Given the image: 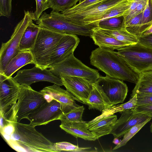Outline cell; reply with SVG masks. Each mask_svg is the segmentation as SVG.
Instances as JSON below:
<instances>
[{
	"mask_svg": "<svg viewBox=\"0 0 152 152\" xmlns=\"http://www.w3.org/2000/svg\"><path fill=\"white\" fill-rule=\"evenodd\" d=\"M90 63L107 75L135 83L139 74L133 70L116 52L99 47L93 50L90 57Z\"/></svg>",
	"mask_w": 152,
	"mask_h": 152,
	"instance_id": "1",
	"label": "cell"
},
{
	"mask_svg": "<svg viewBox=\"0 0 152 152\" xmlns=\"http://www.w3.org/2000/svg\"><path fill=\"white\" fill-rule=\"evenodd\" d=\"M15 130L7 143L18 152H56L54 143L29 124L11 122Z\"/></svg>",
	"mask_w": 152,
	"mask_h": 152,
	"instance_id": "2",
	"label": "cell"
},
{
	"mask_svg": "<svg viewBox=\"0 0 152 152\" xmlns=\"http://www.w3.org/2000/svg\"><path fill=\"white\" fill-rule=\"evenodd\" d=\"M36 23L41 27L63 34H74L91 37L93 30L97 26L94 24L83 25L67 19L64 15L51 11L44 12Z\"/></svg>",
	"mask_w": 152,
	"mask_h": 152,
	"instance_id": "3",
	"label": "cell"
},
{
	"mask_svg": "<svg viewBox=\"0 0 152 152\" xmlns=\"http://www.w3.org/2000/svg\"><path fill=\"white\" fill-rule=\"evenodd\" d=\"M44 94L30 86H22L17 103L8 119L11 122H20L40 106L47 102Z\"/></svg>",
	"mask_w": 152,
	"mask_h": 152,
	"instance_id": "4",
	"label": "cell"
},
{
	"mask_svg": "<svg viewBox=\"0 0 152 152\" xmlns=\"http://www.w3.org/2000/svg\"><path fill=\"white\" fill-rule=\"evenodd\" d=\"M80 42L77 35L65 34L57 44L44 55L35 60L36 66L44 69L66 59L73 53Z\"/></svg>",
	"mask_w": 152,
	"mask_h": 152,
	"instance_id": "5",
	"label": "cell"
},
{
	"mask_svg": "<svg viewBox=\"0 0 152 152\" xmlns=\"http://www.w3.org/2000/svg\"><path fill=\"white\" fill-rule=\"evenodd\" d=\"M116 53L139 74L152 70V49L138 43L124 47Z\"/></svg>",
	"mask_w": 152,
	"mask_h": 152,
	"instance_id": "6",
	"label": "cell"
},
{
	"mask_svg": "<svg viewBox=\"0 0 152 152\" xmlns=\"http://www.w3.org/2000/svg\"><path fill=\"white\" fill-rule=\"evenodd\" d=\"M48 69L53 74L59 77L61 75L81 77L93 83H94L100 76L98 70L86 65L76 58L73 53Z\"/></svg>",
	"mask_w": 152,
	"mask_h": 152,
	"instance_id": "7",
	"label": "cell"
},
{
	"mask_svg": "<svg viewBox=\"0 0 152 152\" xmlns=\"http://www.w3.org/2000/svg\"><path fill=\"white\" fill-rule=\"evenodd\" d=\"M33 12L24 10V15L15 27L10 39L2 43L0 50V74H2L11 60L20 51L21 39Z\"/></svg>",
	"mask_w": 152,
	"mask_h": 152,
	"instance_id": "8",
	"label": "cell"
},
{
	"mask_svg": "<svg viewBox=\"0 0 152 152\" xmlns=\"http://www.w3.org/2000/svg\"><path fill=\"white\" fill-rule=\"evenodd\" d=\"M21 86L11 77L7 78L0 74V115L7 119L17 103Z\"/></svg>",
	"mask_w": 152,
	"mask_h": 152,
	"instance_id": "9",
	"label": "cell"
},
{
	"mask_svg": "<svg viewBox=\"0 0 152 152\" xmlns=\"http://www.w3.org/2000/svg\"><path fill=\"white\" fill-rule=\"evenodd\" d=\"M108 97L111 106L124 102L127 96L128 87L122 80L110 77L99 76L94 83Z\"/></svg>",
	"mask_w": 152,
	"mask_h": 152,
	"instance_id": "10",
	"label": "cell"
},
{
	"mask_svg": "<svg viewBox=\"0 0 152 152\" xmlns=\"http://www.w3.org/2000/svg\"><path fill=\"white\" fill-rule=\"evenodd\" d=\"M14 80L22 86H30L33 83L39 81H46L59 86H63L61 78L50 71L35 66L32 68L19 70L13 77Z\"/></svg>",
	"mask_w": 152,
	"mask_h": 152,
	"instance_id": "11",
	"label": "cell"
},
{
	"mask_svg": "<svg viewBox=\"0 0 152 152\" xmlns=\"http://www.w3.org/2000/svg\"><path fill=\"white\" fill-rule=\"evenodd\" d=\"M63 114L60 103L53 99L35 110L29 115L27 119L30 121L29 124L35 127L46 125L52 121L59 120Z\"/></svg>",
	"mask_w": 152,
	"mask_h": 152,
	"instance_id": "12",
	"label": "cell"
},
{
	"mask_svg": "<svg viewBox=\"0 0 152 152\" xmlns=\"http://www.w3.org/2000/svg\"><path fill=\"white\" fill-rule=\"evenodd\" d=\"M125 0H100L75 13L64 15L69 20L79 24L98 16L108 9Z\"/></svg>",
	"mask_w": 152,
	"mask_h": 152,
	"instance_id": "13",
	"label": "cell"
},
{
	"mask_svg": "<svg viewBox=\"0 0 152 152\" xmlns=\"http://www.w3.org/2000/svg\"><path fill=\"white\" fill-rule=\"evenodd\" d=\"M40 91L44 94L47 102L55 99L59 102L61 105L63 114L79 106L76 103L75 100L82 103L71 93L54 84L44 88Z\"/></svg>",
	"mask_w": 152,
	"mask_h": 152,
	"instance_id": "14",
	"label": "cell"
},
{
	"mask_svg": "<svg viewBox=\"0 0 152 152\" xmlns=\"http://www.w3.org/2000/svg\"><path fill=\"white\" fill-rule=\"evenodd\" d=\"M65 34L40 27L34 45L30 50L35 59L50 50Z\"/></svg>",
	"mask_w": 152,
	"mask_h": 152,
	"instance_id": "15",
	"label": "cell"
},
{
	"mask_svg": "<svg viewBox=\"0 0 152 152\" xmlns=\"http://www.w3.org/2000/svg\"><path fill=\"white\" fill-rule=\"evenodd\" d=\"M120 118L115 122L110 133L114 138L123 136L134 125L144 122L152 117L141 113H134L133 109L120 112Z\"/></svg>",
	"mask_w": 152,
	"mask_h": 152,
	"instance_id": "16",
	"label": "cell"
},
{
	"mask_svg": "<svg viewBox=\"0 0 152 152\" xmlns=\"http://www.w3.org/2000/svg\"><path fill=\"white\" fill-rule=\"evenodd\" d=\"M61 79L66 90L76 97L87 104V100L91 91L93 83L81 77L61 75Z\"/></svg>",
	"mask_w": 152,
	"mask_h": 152,
	"instance_id": "17",
	"label": "cell"
},
{
	"mask_svg": "<svg viewBox=\"0 0 152 152\" xmlns=\"http://www.w3.org/2000/svg\"><path fill=\"white\" fill-rule=\"evenodd\" d=\"M114 114L103 115L101 114L93 120L86 123L87 128L97 137H100L110 134L117 120Z\"/></svg>",
	"mask_w": 152,
	"mask_h": 152,
	"instance_id": "18",
	"label": "cell"
},
{
	"mask_svg": "<svg viewBox=\"0 0 152 152\" xmlns=\"http://www.w3.org/2000/svg\"><path fill=\"white\" fill-rule=\"evenodd\" d=\"M91 38H92L95 45L101 49L107 50H118L129 45L116 39L102 31L98 27L93 29Z\"/></svg>",
	"mask_w": 152,
	"mask_h": 152,
	"instance_id": "19",
	"label": "cell"
},
{
	"mask_svg": "<svg viewBox=\"0 0 152 152\" xmlns=\"http://www.w3.org/2000/svg\"><path fill=\"white\" fill-rule=\"evenodd\" d=\"M34 58L30 50L21 51L9 62L2 74L7 78L12 77L16 72L28 64L35 65Z\"/></svg>",
	"mask_w": 152,
	"mask_h": 152,
	"instance_id": "20",
	"label": "cell"
},
{
	"mask_svg": "<svg viewBox=\"0 0 152 152\" xmlns=\"http://www.w3.org/2000/svg\"><path fill=\"white\" fill-rule=\"evenodd\" d=\"M86 122L61 121L59 126L61 129L75 138H80L85 140L94 141L96 136L86 127Z\"/></svg>",
	"mask_w": 152,
	"mask_h": 152,
	"instance_id": "21",
	"label": "cell"
},
{
	"mask_svg": "<svg viewBox=\"0 0 152 152\" xmlns=\"http://www.w3.org/2000/svg\"><path fill=\"white\" fill-rule=\"evenodd\" d=\"M89 109H95L102 112L106 108L111 107L110 103L102 89L94 83L87 100Z\"/></svg>",
	"mask_w": 152,
	"mask_h": 152,
	"instance_id": "22",
	"label": "cell"
},
{
	"mask_svg": "<svg viewBox=\"0 0 152 152\" xmlns=\"http://www.w3.org/2000/svg\"><path fill=\"white\" fill-rule=\"evenodd\" d=\"M133 0H124L107 9L98 16L88 20L84 23L83 25L94 24L98 27V23L101 20L111 17L123 15L129 8Z\"/></svg>",
	"mask_w": 152,
	"mask_h": 152,
	"instance_id": "23",
	"label": "cell"
},
{
	"mask_svg": "<svg viewBox=\"0 0 152 152\" xmlns=\"http://www.w3.org/2000/svg\"><path fill=\"white\" fill-rule=\"evenodd\" d=\"M33 16L30 19L21 39L20 51L30 50L33 48L40 26L33 22Z\"/></svg>",
	"mask_w": 152,
	"mask_h": 152,
	"instance_id": "24",
	"label": "cell"
},
{
	"mask_svg": "<svg viewBox=\"0 0 152 152\" xmlns=\"http://www.w3.org/2000/svg\"><path fill=\"white\" fill-rule=\"evenodd\" d=\"M152 93V70L139 74L135 86L132 91L131 97L136 94Z\"/></svg>",
	"mask_w": 152,
	"mask_h": 152,
	"instance_id": "25",
	"label": "cell"
},
{
	"mask_svg": "<svg viewBox=\"0 0 152 152\" xmlns=\"http://www.w3.org/2000/svg\"><path fill=\"white\" fill-rule=\"evenodd\" d=\"M100 28L109 30L126 29L125 16L124 15L103 19L98 23Z\"/></svg>",
	"mask_w": 152,
	"mask_h": 152,
	"instance_id": "26",
	"label": "cell"
},
{
	"mask_svg": "<svg viewBox=\"0 0 152 152\" xmlns=\"http://www.w3.org/2000/svg\"><path fill=\"white\" fill-rule=\"evenodd\" d=\"M100 29L103 32L111 36L116 39L126 43L129 45L135 44L138 42V37L128 32L126 29L109 30Z\"/></svg>",
	"mask_w": 152,
	"mask_h": 152,
	"instance_id": "27",
	"label": "cell"
},
{
	"mask_svg": "<svg viewBox=\"0 0 152 152\" xmlns=\"http://www.w3.org/2000/svg\"><path fill=\"white\" fill-rule=\"evenodd\" d=\"M137 95L136 94L127 102L107 107L102 112L101 114L106 115H111L117 112H121L126 110L134 109L137 106Z\"/></svg>",
	"mask_w": 152,
	"mask_h": 152,
	"instance_id": "28",
	"label": "cell"
},
{
	"mask_svg": "<svg viewBox=\"0 0 152 152\" xmlns=\"http://www.w3.org/2000/svg\"><path fill=\"white\" fill-rule=\"evenodd\" d=\"M79 0H48L49 8L52 11L61 12L69 9L76 4Z\"/></svg>",
	"mask_w": 152,
	"mask_h": 152,
	"instance_id": "29",
	"label": "cell"
},
{
	"mask_svg": "<svg viewBox=\"0 0 152 152\" xmlns=\"http://www.w3.org/2000/svg\"><path fill=\"white\" fill-rule=\"evenodd\" d=\"M152 25V3L151 0H148L147 6L142 12L140 22L139 31V37L142 33L148 29Z\"/></svg>",
	"mask_w": 152,
	"mask_h": 152,
	"instance_id": "30",
	"label": "cell"
},
{
	"mask_svg": "<svg viewBox=\"0 0 152 152\" xmlns=\"http://www.w3.org/2000/svg\"><path fill=\"white\" fill-rule=\"evenodd\" d=\"M84 110L83 106L77 107L69 112L63 114L59 119L61 121L70 122L82 121Z\"/></svg>",
	"mask_w": 152,
	"mask_h": 152,
	"instance_id": "31",
	"label": "cell"
},
{
	"mask_svg": "<svg viewBox=\"0 0 152 152\" xmlns=\"http://www.w3.org/2000/svg\"><path fill=\"white\" fill-rule=\"evenodd\" d=\"M56 152L68 151L75 152H90L91 147H80L70 142H63L54 143Z\"/></svg>",
	"mask_w": 152,
	"mask_h": 152,
	"instance_id": "32",
	"label": "cell"
},
{
	"mask_svg": "<svg viewBox=\"0 0 152 152\" xmlns=\"http://www.w3.org/2000/svg\"><path fill=\"white\" fill-rule=\"evenodd\" d=\"M152 118L146 120L143 122L137 124L130 129L124 135V137L121 142L117 145L113 149V150H116L122 146L125 145L148 122L150 121Z\"/></svg>",
	"mask_w": 152,
	"mask_h": 152,
	"instance_id": "33",
	"label": "cell"
},
{
	"mask_svg": "<svg viewBox=\"0 0 152 152\" xmlns=\"http://www.w3.org/2000/svg\"><path fill=\"white\" fill-rule=\"evenodd\" d=\"M142 14V12L125 22L126 30L137 37H139V31Z\"/></svg>",
	"mask_w": 152,
	"mask_h": 152,
	"instance_id": "34",
	"label": "cell"
},
{
	"mask_svg": "<svg viewBox=\"0 0 152 152\" xmlns=\"http://www.w3.org/2000/svg\"><path fill=\"white\" fill-rule=\"evenodd\" d=\"M100 0H85L80 3L76 4L71 8L62 12L64 15L73 14L85 8L88 7Z\"/></svg>",
	"mask_w": 152,
	"mask_h": 152,
	"instance_id": "35",
	"label": "cell"
},
{
	"mask_svg": "<svg viewBox=\"0 0 152 152\" xmlns=\"http://www.w3.org/2000/svg\"><path fill=\"white\" fill-rule=\"evenodd\" d=\"M36 7L35 11L33 13L34 20L37 21L42 12L49 8L46 0H36Z\"/></svg>",
	"mask_w": 152,
	"mask_h": 152,
	"instance_id": "36",
	"label": "cell"
},
{
	"mask_svg": "<svg viewBox=\"0 0 152 152\" xmlns=\"http://www.w3.org/2000/svg\"><path fill=\"white\" fill-rule=\"evenodd\" d=\"M148 1V0H140L135 9L125 16V22L143 12L147 6Z\"/></svg>",
	"mask_w": 152,
	"mask_h": 152,
	"instance_id": "37",
	"label": "cell"
},
{
	"mask_svg": "<svg viewBox=\"0 0 152 152\" xmlns=\"http://www.w3.org/2000/svg\"><path fill=\"white\" fill-rule=\"evenodd\" d=\"M12 9V0H0V16L10 17Z\"/></svg>",
	"mask_w": 152,
	"mask_h": 152,
	"instance_id": "38",
	"label": "cell"
},
{
	"mask_svg": "<svg viewBox=\"0 0 152 152\" xmlns=\"http://www.w3.org/2000/svg\"><path fill=\"white\" fill-rule=\"evenodd\" d=\"M137 105L152 104V93L137 94Z\"/></svg>",
	"mask_w": 152,
	"mask_h": 152,
	"instance_id": "39",
	"label": "cell"
},
{
	"mask_svg": "<svg viewBox=\"0 0 152 152\" xmlns=\"http://www.w3.org/2000/svg\"><path fill=\"white\" fill-rule=\"evenodd\" d=\"M135 113H141L152 117V104L137 105L133 109Z\"/></svg>",
	"mask_w": 152,
	"mask_h": 152,
	"instance_id": "40",
	"label": "cell"
},
{
	"mask_svg": "<svg viewBox=\"0 0 152 152\" xmlns=\"http://www.w3.org/2000/svg\"><path fill=\"white\" fill-rule=\"evenodd\" d=\"M138 42L141 45L152 49V33L138 37Z\"/></svg>",
	"mask_w": 152,
	"mask_h": 152,
	"instance_id": "41",
	"label": "cell"
},
{
	"mask_svg": "<svg viewBox=\"0 0 152 152\" xmlns=\"http://www.w3.org/2000/svg\"><path fill=\"white\" fill-rule=\"evenodd\" d=\"M151 33H152V25L148 29L142 33L140 37L144 36Z\"/></svg>",
	"mask_w": 152,
	"mask_h": 152,
	"instance_id": "42",
	"label": "cell"
},
{
	"mask_svg": "<svg viewBox=\"0 0 152 152\" xmlns=\"http://www.w3.org/2000/svg\"><path fill=\"white\" fill-rule=\"evenodd\" d=\"M121 140H119L118 137L114 138L113 139V142L114 144L117 145H118L121 141Z\"/></svg>",
	"mask_w": 152,
	"mask_h": 152,
	"instance_id": "43",
	"label": "cell"
},
{
	"mask_svg": "<svg viewBox=\"0 0 152 152\" xmlns=\"http://www.w3.org/2000/svg\"><path fill=\"white\" fill-rule=\"evenodd\" d=\"M150 131L151 133H152V122L151 123V125L150 126Z\"/></svg>",
	"mask_w": 152,
	"mask_h": 152,
	"instance_id": "44",
	"label": "cell"
},
{
	"mask_svg": "<svg viewBox=\"0 0 152 152\" xmlns=\"http://www.w3.org/2000/svg\"><path fill=\"white\" fill-rule=\"evenodd\" d=\"M85 0H79V3H80Z\"/></svg>",
	"mask_w": 152,
	"mask_h": 152,
	"instance_id": "45",
	"label": "cell"
},
{
	"mask_svg": "<svg viewBox=\"0 0 152 152\" xmlns=\"http://www.w3.org/2000/svg\"><path fill=\"white\" fill-rule=\"evenodd\" d=\"M151 3H152V0H151Z\"/></svg>",
	"mask_w": 152,
	"mask_h": 152,
	"instance_id": "46",
	"label": "cell"
},
{
	"mask_svg": "<svg viewBox=\"0 0 152 152\" xmlns=\"http://www.w3.org/2000/svg\"><path fill=\"white\" fill-rule=\"evenodd\" d=\"M46 0L48 1V0Z\"/></svg>",
	"mask_w": 152,
	"mask_h": 152,
	"instance_id": "47",
	"label": "cell"
}]
</instances>
